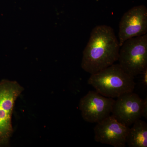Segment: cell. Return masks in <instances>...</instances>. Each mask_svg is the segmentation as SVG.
<instances>
[{"label":"cell","mask_w":147,"mask_h":147,"mask_svg":"<svg viewBox=\"0 0 147 147\" xmlns=\"http://www.w3.org/2000/svg\"><path fill=\"white\" fill-rule=\"evenodd\" d=\"M120 46L112 27L99 25L92 30L83 51L81 66L92 74L110 66L118 59Z\"/></svg>","instance_id":"1"},{"label":"cell","mask_w":147,"mask_h":147,"mask_svg":"<svg viewBox=\"0 0 147 147\" xmlns=\"http://www.w3.org/2000/svg\"><path fill=\"white\" fill-rule=\"evenodd\" d=\"M88 84L103 96L113 98L133 92L136 85L134 77L126 73L119 64L91 74Z\"/></svg>","instance_id":"2"},{"label":"cell","mask_w":147,"mask_h":147,"mask_svg":"<svg viewBox=\"0 0 147 147\" xmlns=\"http://www.w3.org/2000/svg\"><path fill=\"white\" fill-rule=\"evenodd\" d=\"M24 88L17 82H0V147L9 146L13 132L11 117L15 101Z\"/></svg>","instance_id":"3"},{"label":"cell","mask_w":147,"mask_h":147,"mask_svg":"<svg viewBox=\"0 0 147 147\" xmlns=\"http://www.w3.org/2000/svg\"><path fill=\"white\" fill-rule=\"evenodd\" d=\"M119 65L127 74L134 76L147 68V34L127 40L120 48Z\"/></svg>","instance_id":"4"},{"label":"cell","mask_w":147,"mask_h":147,"mask_svg":"<svg viewBox=\"0 0 147 147\" xmlns=\"http://www.w3.org/2000/svg\"><path fill=\"white\" fill-rule=\"evenodd\" d=\"M115 101L96 91H90L79 102L82 117L87 122L97 123L111 115Z\"/></svg>","instance_id":"5"},{"label":"cell","mask_w":147,"mask_h":147,"mask_svg":"<svg viewBox=\"0 0 147 147\" xmlns=\"http://www.w3.org/2000/svg\"><path fill=\"white\" fill-rule=\"evenodd\" d=\"M147 7L144 5L134 7L124 13L120 21V46L127 40L147 34Z\"/></svg>","instance_id":"6"},{"label":"cell","mask_w":147,"mask_h":147,"mask_svg":"<svg viewBox=\"0 0 147 147\" xmlns=\"http://www.w3.org/2000/svg\"><path fill=\"white\" fill-rule=\"evenodd\" d=\"M129 129V127L121 123L110 115L98 123L94 127V140L114 147H126Z\"/></svg>","instance_id":"7"},{"label":"cell","mask_w":147,"mask_h":147,"mask_svg":"<svg viewBox=\"0 0 147 147\" xmlns=\"http://www.w3.org/2000/svg\"><path fill=\"white\" fill-rule=\"evenodd\" d=\"M143 99L133 92L126 93L115 100L112 115L126 126H131L142 117Z\"/></svg>","instance_id":"8"},{"label":"cell","mask_w":147,"mask_h":147,"mask_svg":"<svg viewBox=\"0 0 147 147\" xmlns=\"http://www.w3.org/2000/svg\"><path fill=\"white\" fill-rule=\"evenodd\" d=\"M129 129L126 144L129 147H147V124L139 119Z\"/></svg>","instance_id":"9"},{"label":"cell","mask_w":147,"mask_h":147,"mask_svg":"<svg viewBox=\"0 0 147 147\" xmlns=\"http://www.w3.org/2000/svg\"><path fill=\"white\" fill-rule=\"evenodd\" d=\"M142 117L147 119V97L143 99L142 109Z\"/></svg>","instance_id":"10"},{"label":"cell","mask_w":147,"mask_h":147,"mask_svg":"<svg viewBox=\"0 0 147 147\" xmlns=\"http://www.w3.org/2000/svg\"><path fill=\"white\" fill-rule=\"evenodd\" d=\"M142 75V84L145 88L147 87V68L141 74Z\"/></svg>","instance_id":"11"}]
</instances>
